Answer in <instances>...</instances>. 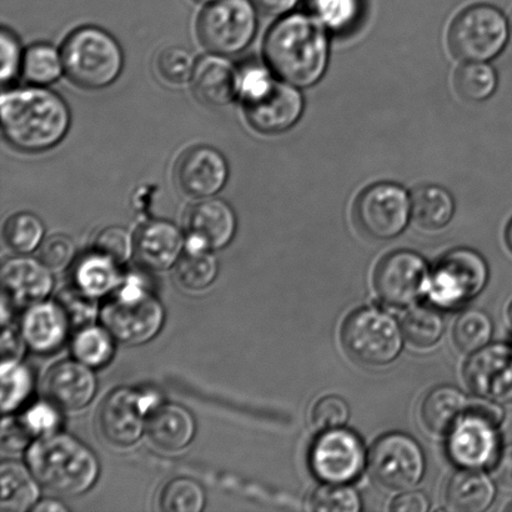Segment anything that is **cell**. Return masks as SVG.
Listing matches in <instances>:
<instances>
[{"label": "cell", "instance_id": "1", "mask_svg": "<svg viewBox=\"0 0 512 512\" xmlns=\"http://www.w3.org/2000/svg\"><path fill=\"white\" fill-rule=\"evenodd\" d=\"M5 140L24 153H42L67 135L72 114L57 93L42 87L8 90L0 99Z\"/></svg>", "mask_w": 512, "mask_h": 512}, {"label": "cell", "instance_id": "2", "mask_svg": "<svg viewBox=\"0 0 512 512\" xmlns=\"http://www.w3.org/2000/svg\"><path fill=\"white\" fill-rule=\"evenodd\" d=\"M264 57L280 79L295 87H311L328 67L329 40L324 25L313 15H286L266 34Z\"/></svg>", "mask_w": 512, "mask_h": 512}, {"label": "cell", "instance_id": "3", "mask_svg": "<svg viewBox=\"0 0 512 512\" xmlns=\"http://www.w3.org/2000/svg\"><path fill=\"white\" fill-rule=\"evenodd\" d=\"M25 460L42 488L64 498L88 493L100 475V463L94 451L63 431L35 439Z\"/></svg>", "mask_w": 512, "mask_h": 512}, {"label": "cell", "instance_id": "4", "mask_svg": "<svg viewBox=\"0 0 512 512\" xmlns=\"http://www.w3.org/2000/svg\"><path fill=\"white\" fill-rule=\"evenodd\" d=\"M239 95L248 123L261 134L284 133L303 114V95L295 85L280 82L258 63L240 69Z\"/></svg>", "mask_w": 512, "mask_h": 512}, {"label": "cell", "instance_id": "5", "mask_svg": "<svg viewBox=\"0 0 512 512\" xmlns=\"http://www.w3.org/2000/svg\"><path fill=\"white\" fill-rule=\"evenodd\" d=\"M165 318L167 314L158 296L139 279L129 278L105 298L99 320L118 343L137 346L157 338Z\"/></svg>", "mask_w": 512, "mask_h": 512}, {"label": "cell", "instance_id": "6", "mask_svg": "<svg viewBox=\"0 0 512 512\" xmlns=\"http://www.w3.org/2000/svg\"><path fill=\"white\" fill-rule=\"evenodd\" d=\"M65 73L79 88L99 90L120 77L124 54L117 39L97 27L75 30L62 48Z\"/></svg>", "mask_w": 512, "mask_h": 512}, {"label": "cell", "instance_id": "7", "mask_svg": "<svg viewBox=\"0 0 512 512\" xmlns=\"http://www.w3.org/2000/svg\"><path fill=\"white\" fill-rule=\"evenodd\" d=\"M403 334L393 316L378 308H363L346 319L341 341L356 363L379 368L398 358Z\"/></svg>", "mask_w": 512, "mask_h": 512}, {"label": "cell", "instance_id": "8", "mask_svg": "<svg viewBox=\"0 0 512 512\" xmlns=\"http://www.w3.org/2000/svg\"><path fill=\"white\" fill-rule=\"evenodd\" d=\"M509 34L503 12L493 5H473L451 24L449 47L456 58L465 62H489L503 52Z\"/></svg>", "mask_w": 512, "mask_h": 512}, {"label": "cell", "instance_id": "9", "mask_svg": "<svg viewBox=\"0 0 512 512\" xmlns=\"http://www.w3.org/2000/svg\"><path fill=\"white\" fill-rule=\"evenodd\" d=\"M489 280V266L475 250L445 254L429 275L426 293L436 306L456 309L478 296Z\"/></svg>", "mask_w": 512, "mask_h": 512}, {"label": "cell", "instance_id": "10", "mask_svg": "<svg viewBox=\"0 0 512 512\" xmlns=\"http://www.w3.org/2000/svg\"><path fill=\"white\" fill-rule=\"evenodd\" d=\"M252 0H218L199 15L200 43L217 55H235L253 42L258 22Z\"/></svg>", "mask_w": 512, "mask_h": 512}, {"label": "cell", "instance_id": "11", "mask_svg": "<svg viewBox=\"0 0 512 512\" xmlns=\"http://www.w3.org/2000/svg\"><path fill=\"white\" fill-rule=\"evenodd\" d=\"M159 396L150 391L118 388L112 391L100 405L97 425L99 435L115 449H128L143 438L147 420Z\"/></svg>", "mask_w": 512, "mask_h": 512}, {"label": "cell", "instance_id": "12", "mask_svg": "<svg viewBox=\"0 0 512 512\" xmlns=\"http://www.w3.org/2000/svg\"><path fill=\"white\" fill-rule=\"evenodd\" d=\"M359 228L369 237L388 240L404 232L411 217L408 193L393 183H378L359 195L354 207Z\"/></svg>", "mask_w": 512, "mask_h": 512}, {"label": "cell", "instance_id": "13", "mask_svg": "<svg viewBox=\"0 0 512 512\" xmlns=\"http://www.w3.org/2000/svg\"><path fill=\"white\" fill-rule=\"evenodd\" d=\"M370 470L380 485L391 490H408L418 485L425 473V456L418 441L409 435H384L370 451Z\"/></svg>", "mask_w": 512, "mask_h": 512}, {"label": "cell", "instance_id": "14", "mask_svg": "<svg viewBox=\"0 0 512 512\" xmlns=\"http://www.w3.org/2000/svg\"><path fill=\"white\" fill-rule=\"evenodd\" d=\"M310 465L324 483H351L363 473L364 445L353 431L340 428L326 430L311 448Z\"/></svg>", "mask_w": 512, "mask_h": 512}, {"label": "cell", "instance_id": "15", "mask_svg": "<svg viewBox=\"0 0 512 512\" xmlns=\"http://www.w3.org/2000/svg\"><path fill=\"white\" fill-rule=\"evenodd\" d=\"M426 261L410 250L386 255L375 271V289L384 303L401 308L410 305L426 290L429 280Z\"/></svg>", "mask_w": 512, "mask_h": 512}, {"label": "cell", "instance_id": "16", "mask_svg": "<svg viewBox=\"0 0 512 512\" xmlns=\"http://www.w3.org/2000/svg\"><path fill=\"white\" fill-rule=\"evenodd\" d=\"M229 178V165L219 150L198 145L179 158L174 179L180 192L194 199H208L223 190Z\"/></svg>", "mask_w": 512, "mask_h": 512}, {"label": "cell", "instance_id": "17", "mask_svg": "<svg viewBox=\"0 0 512 512\" xmlns=\"http://www.w3.org/2000/svg\"><path fill=\"white\" fill-rule=\"evenodd\" d=\"M237 215L222 199H203L188 209L184 218L187 249H224L237 233Z\"/></svg>", "mask_w": 512, "mask_h": 512}, {"label": "cell", "instance_id": "18", "mask_svg": "<svg viewBox=\"0 0 512 512\" xmlns=\"http://www.w3.org/2000/svg\"><path fill=\"white\" fill-rule=\"evenodd\" d=\"M466 415L451 430L448 441L450 459L465 469L486 468L499 456V426L466 410Z\"/></svg>", "mask_w": 512, "mask_h": 512}, {"label": "cell", "instance_id": "19", "mask_svg": "<svg viewBox=\"0 0 512 512\" xmlns=\"http://www.w3.org/2000/svg\"><path fill=\"white\" fill-rule=\"evenodd\" d=\"M466 384L480 398L512 403V348L505 344L484 346L465 365Z\"/></svg>", "mask_w": 512, "mask_h": 512}, {"label": "cell", "instance_id": "20", "mask_svg": "<svg viewBox=\"0 0 512 512\" xmlns=\"http://www.w3.org/2000/svg\"><path fill=\"white\" fill-rule=\"evenodd\" d=\"M44 399L60 410L77 413L92 403L97 395L98 380L94 369L80 361L63 360L49 368L44 375Z\"/></svg>", "mask_w": 512, "mask_h": 512}, {"label": "cell", "instance_id": "21", "mask_svg": "<svg viewBox=\"0 0 512 512\" xmlns=\"http://www.w3.org/2000/svg\"><path fill=\"white\" fill-rule=\"evenodd\" d=\"M53 288V271L40 260L19 255L2 266V301L15 311L47 300Z\"/></svg>", "mask_w": 512, "mask_h": 512}, {"label": "cell", "instance_id": "22", "mask_svg": "<svg viewBox=\"0 0 512 512\" xmlns=\"http://www.w3.org/2000/svg\"><path fill=\"white\" fill-rule=\"evenodd\" d=\"M185 245L177 225L167 220L144 224L134 237V259L143 269L162 273L174 268Z\"/></svg>", "mask_w": 512, "mask_h": 512}, {"label": "cell", "instance_id": "23", "mask_svg": "<svg viewBox=\"0 0 512 512\" xmlns=\"http://www.w3.org/2000/svg\"><path fill=\"white\" fill-rule=\"evenodd\" d=\"M19 328L28 349L40 355L57 353L73 330L57 300H44L25 309Z\"/></svg>", "mask_w": 512, "mask_h": 512}, {"label": "cell", "instance_id": "24", "mask_svg": "<svg viewBox=\"0 0 512 512\" xmlns=\"http://www.w3.org/2000/svg\"><path fill=\"white\" fill-rule=\"evenodd\" d=\"M145 435L155 449L180 453L192 445L197 435V421L185 406L162 401L150 411Z\"/></svg>", "mask_w": 512, "mask_h": 512}, {"label": "cell", "instance_id": "25", "mask_svg": "<svg viewBox=\"0 0 512 512\" xmlns=\"http://www.w3.org/2000/svg\"><path fill=\"white\" fill-rule=\"evenodd\" d=\"M192 87L200 103L224 107L239 95V72L229 60L208 55L195 65Z\"/></svg>", "mask_w": 512, "mask_h": 512}, {"label": "cell", "instance_id": "26", "mask_svg": "<svg viewBox=\"0 0 512 512\" xmlns=\"http://www.w3.org/2000/svg\"><path fill=\"white\" fill-rule=\"evenodd\" d=\"M0 508L5 512L32 511L40 500V485L28 465L3 461L0 466Z\"/></svg>", "mask_w": 512, "mask_h": 512}, {"label": "cell", "instance_id": "27", "mask_svg": "<svg viewBox=\"0 0 512 512\" xmlns=\"http://www.w3.org/2000/svg\"><path fill=\"white\" fill-rule=\"evenodd\" d=\"M495 494V486L488 476L476 469H466L451 476L446 501L455 511L481 512L490 508Z\"/></svg>", "mask_w": 512, "mask_h": 512}, {"label": "cell", "instance_id": "28", "mask_svg": "<svg viewBox=\"0 0 512 512\" xmlns=\"http://www.w3.org/2000/svg\"><path fill=\"white\" fill-rule=\"evenodd\" d=\"M73 280L77 288L100 300L112 294L124 279L117 261L93 250L75 265Z\"/></svg>", "mask_w": 512, "mask_h": 512}, {"label": "cell", "instance_id": "29", "mask_svg": "<svg viewBox=\"0 0 512 512\" xmlns=\"http://www.w3.org/2000/svg\"><path fill=\"white\" fill-rule=\"evenodd\" d=\"M468 401L454 386H439L426 395L421 406V419L435 434H446L463 418Z\"/></svg>", "mask_w": 512, "mask_h": 512}, {"label": "cell", "instance_id": "30", "mask_svg": "<svg viewBox=\"0 0 512 512\" xmlns=\"http://www.w3.org/2000/svg\"><path fill=\"white\" fill-rule=\"evenodd\" d=\"M411 218L425 230H440L454 217L455 203L448 190L438 185H423L411 194Z\"/></svg>", "mask_w": 512, "mask_h": 512}, {"label": "cell", "instance_id": "31", "mask_svg": "<svg viewBox=\"0 0 512 512\" xmlns=\"http://www.w3.org/2000/svg\"><path fill=\"white\" fill-rule=\"evenodd\" d=\"M115 343L117 339L103 324H93L74 331L70 349L75 360L95 370L113 360Z\"/></svg>", "mask_w": 512, "mask_h": 512}, {"label": "cell", "instance_id": "32", "mask_svg": "<svg viewBox=\"0 0 512 512\" xmlns=\"http://www.w3.org/2000/svg\"><path fill=\"white\" fill-rule=\"evenodd\" d=\"M218 274V259L210 250L187 249L174 266L175 280L189 293H202L209 289Z\"/></svg>", "mask_w": 512, "mask_h": 512}, {"label": "cell", "instance_id": "33", "mask_svg": "<svg viewBox=\"0 0 512 512\" xmlns=\"http://www.w3.org/2000/svg\"><path fill=\"white\" fill-rule=\"evenodd\" d=\"M45 228L42 219L29 212L12 215L3 228V239L10 252L28 255L44 242Z\"/></svg>", "mask_w": 512, "mask_h": 512}, {"label": "cell", "instance_id": "34", "mask_svg": "<svg viewBox=\"0 0 512 512\" xmlns=\"http://www.w3.org/2000/svg\"><path fill=\"white\" fill-rule=\"evenodd\" d=\"M310 15L334 33L349 32L358 24L363 0H306Z\"/></svg>", "mask_w": 512, "mask_h": 512}, {"label": "cell", "instance_id": "35", "mask_svg": "<svg viewBox=\"0 0 512 512\" xmlns=\"http://www.w3.org/2000/svg\"><path fill=\"white\" fill-rule=\"evenodd\" d=\"M62 53L49 44H34L23 55L22 74L28 83L43 87L60 78Z\"/></svg>", "mask_w": 512, "mask_h": 512}, {"label": "cell", "instance_id": "36", "mask_svg": "<svg viewBox=\"0 0 512 512\" xmlns=\"http://www.w3.org/2000/svg\"><path fill=\"white\" fill-rule=\"evenodd\" d=\"M0 376H2L0 400H2L3 414H14L33 394L34 375L22 361H3Z\"/></svg>", "mask_w": 512, "mask_h": 512}, {"label": "cell", "instance_id": "37", "mask_svg": "<svg viewBox=\"0 0 512 512\" xmlns=\"http://www.w3.org/2000/svg\"><path fill=\"white\" fill-rule=\"evenodd\" d=\"M207 505L203 486L190 478L168 481L160 491L158 506L163 512H202Z\"/></svg>", "mask_w": 512, "mask_h": 512}, {"label": "cell", "instance_id": "38", "mask_svg": "<svg viewBox=\"0 0 512 512\" xmlns=\"http://www.w3.org/2000/svg\"><path fill=\"white\" fill-rule=\"evenodd\" d=\"M444 328L443 316L429 306H416L403 319L405 338L416 348L426 349L438 343Z\"/></svg>", "mask_w": 512, "mask_h": 512}, {"label": "cell", "instance_id": "39", "mask_svg": "<svg viewBox=\"0 0 512 512\" xmlns=\"http://www.w3.org/2000/svg\"><path fill=\"white\" fill-rule=\"evenodd\" d=\"M496 87L498 75L484 62H469L456 72V92L468 102H484L494 94Z\"/></svg>", "mask_w": 512, "mask_h": 512}, {"label": "cell", "instance_id": "40", "mask_svg": "<svg viewBox=\"0 0 512 512\" xmlns=\"http://www.w3.org/2000/svg\"><path fill=\"white\" fill-rule=\"evenodd\" d=\"M493 335V321L479 309L464 311L454 326V341L464 353H475L489 343Z\"/></svg>", "mask_w": 512, "mask_h": 512}, {"label": "cell", "instance_id": "41", "mask_svg": "<svg viewBox=\"0 0 512 512\" xmlns=\"http://www.w3.org/2000/svg\"><path fill=\"white\" fill-rule=\"evenodd\" d=\"M55 300L67 314L74 331L93 325L100 318L102 304L99 299L84 293L74 284L60 291Z\"/></svg>", "mask_w": 512, "mask_h": 512}, {"label": "cell", "instance_id": "42", "mask_svg": "<svg viewBox=\"0 0 512 512\" xmlns=\"http://www.w3.org/2000/svg\"><path fill=\"white\" fill-rule=\"evenodd\" d=\"M195 65L197 63L193 54L182 47L165 48L155 59V69L159 77L173 85L192 82Z\"/></svg>", "mask_w": 512, "mask_h": 512}, {"label": "cell", "instance_id": "43", "mask_svg": "<svg viewBox=\"0 0 512 512\" xmlns=\"http://www.w3.org/2000/svg\"><path fill=\"white\" fill-rule=\"evenodd\" d=\"M310 509L320 512H358L360 496L345 484H328L315 491L310 499Z\"/></svg>", "mask_w": 512, "mask_h": 512}, {"label": "cell", "instance_id": "44", "mask_svg": "<svg viewBox=\"0 0 512 512\" xmlns=\"http://www.w3.org/2000/svg\"><path fill=\"white\" fill-rule=\"evenodd\" d=\"M63 410L44 399L29 406L25 413L20 415L25 428L32 434L34 440L42 436L57 433L63 423Z\"/></svg>", "mask_w": 512, "mask_h": 512}, {"label": "cell", "instance_id": "45", "mask_svg": "<svg viewBox=\"0 0 512 512\" xmlns=\"http://www.w3.org/2000/svg\"><path fill=\"white\" fill-rule=\"evenodd\" d=\"M94 250L123 265L134 255V238L125 228H105L95 238Z\"/></svg>", "mask_w": 512, "mask_h": 512}, {"label": "cell", "instance_id": "46", "mask_svg": "<svg viewBox=\"0 0 512 512\" xmlns=\"http://www.w3.org/2000/svg\"><path fill=\"white\" fill-rule=\"evenodd\" d=\"M77 248L65 234L50 235L39 248V260L52 271H62L73 263Z\"/></svg>", "mask_w": 512, "mask_h": 512}, {"label": "cell", "instance_id": "47", "mask_svg": "<svg viewBox=\"0 0 512 512\" xmlns=\"http://www.w3.org/2000/svg\"><path fill=\"white\" fill-rule=\"evenodd\" d=\"M350 409L339 396H326L316 403L311 411V420L320 430L338 429L349 420Z\"/></svg>", "mask_w": 512, "mask_h": 512}, {"label": "cell", "instance_id": "48", "mask_svg": "<svg viewBox=\"0 0 512 512\" xmlns=\"http://www.w3.org/2000/svg\"><path fill=\"white\" fill-rule=\"evenodd\" d=\"M0 49H2V68H0V79L2 84L7 85L13 82L18 74L22 72L23 53L20 43L12 30L3 28L0 33Z\"/></svg>", "mask_w": 512, "mask_h": 512}, {"label": "cell", "instance_id": "49", "mask_svg": "<svg viewBox=\"0 0 512 512\" xmlns=\"http://www.w3.org/2000/svg\"><path fill=\"white\" fill-rule=\"evenodd\" d=\"M34 438L25 428L20 416L7 414L2 423V449L9 453H20L28 450L32 445Z\"/></svg>", "mask_w": 512, "mask_h": 512}, {"label": "cell", "instance_id": "50", "mask_svg": "<svg viewBox=\"0 0 512 512\" xmlns=\"http://www.w3.org/2000/svg\"><path fill=\"white\" fill-rule=\"evenodd\" d=\"M28 345L22 331L13 323L3 325L2 334V363L3 361H22Z\"/></svg>", "mask_w": 512, "mask_h": 512}, {"label": "cell", "instance_id": "51", "mask_svg": "<svg viewBox=\"0 0 512 512\" xmlns=\"http://www.w3.org/2000/svg\"><path fill=\"white\" fill-rule=\"evenodd\" d=\"M466 410L481 416V418L490 421V423L496 426H500L505 418L503 408H500V406L496 404V401L494 403L493 400L489 399H475L470 401L468 409Z\"/></svg>", "mask_w": 512, "mask_h": 512}, {"label": "cell", "instance_id": "52", "mask_svg": "<svg viewBox=\"0 0 512 512\" xmlns=\"http://www.w3.org/2000/svg\"><path fill=\"white\" fill-rule=\"evenodd\" d=\"M429 510V500L419 491H410L398 496L391 505L395 512H426Z\"/></svg>", "mask_w": 512, "mask_h": 512}, {"label": "cell", "instance_id": "53", "mask_svg": "<svg viewBox=\"0 0 512 512\" xmlns=\"http://www.w3.org/2000/svg\"><path fill=\"white\" fill-rule=\"evenodd\" d=\"M495 478L506 488H512V445L505 446L494 464Z\"/></svg>", "mask_w": 512, "mask_h": 512}, {"label": "cell", "instance_id": "54", "mask_svg": "<svg viewBox=\"0 0 512 512\" xmlns=\"http://www.w3.org/2000/svg\"><path fill=\"white\" fill-rule=\"evenodd\" d=\"M300 0H252L255 8L266 15H283L293 10Z\"/></svg>", "mask_w": 512, "mask_h": 512}, {"label": "cell", "instance_id": "55", "mask_svg": "<svg viewBox=\"0 0 512 512\" xmlns=\"http://www.w3.org/2000/svg\"><path fill=\"white\" fill-rule=\"evenodd\" d=\"M33 512H67L68 506L57 499H40L32 509Z\"/></svg>", "mask_w": 512, "mask_h": 512}, {"label": "cell", "instance_id": "56", "mask_svg": "<svg viewBox=\"0 0 512 512\" xmlns=\"http://www.w3.org/2000/svg\"><path fill=\"white\" fill-rule=\"evenodd\" d=\"M506 243H508V247L510 248L512 252V219L511 222L508 225V228H506Z\"/></svg>", "mask_w": 512, "mask_h": 512}, {"label": "cell", "instance_id": "57", "mask_svg": "<svg viewBox=\"0 0 512 512\" xmlns=\"http://www.w3.org/2000/svg\"><path fill=\"white\" fill-rule=\"evenodd\" d=\"M194 2L212 4V3L218 2V0H194Z\"/></svg>", "mask_w": 512, "mask_h": 512}, {"label": "cell", "instance_id": "58", "mask_svg": "<svg viewBox=\"0 0 512 512\" xmlns=\"http://www.w3.org/2000/svg\"><path fill=\"white\" fill-rule=\"evenodd\" d=\"M509 318H510L511 323H512V303H511L510 308H509Z\"/></svg>", "mask_w": 512, "mask_h": 512}, {"label": "cell", "instance_id": "59", "mask_svg": "<svg viewBox=\"0 0 512 512\" xmlns=\"http://www.w3.org/2000/svg\"><path fill=\"white\" fill-rule=\"evenodd\" d=\"M511 29H512V20H511Z\"/></svg>", "mask_w": 512, "mask_h": 512}, {"label": "cell", "instance_id": "60", "mask_svg": "<svg viewBox=\"0 0 512 512\" xmlns=\"http://www.w3.org/2000/svg\"><path fill=\"white\" fill-rule=\"evenodd\" d=\"M510 511H512V506H511V508H510Z\"/></svg>", "mask_w": 512, "mask_h": 512}]
</instances>
